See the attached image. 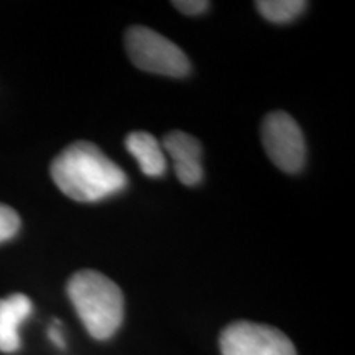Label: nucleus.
Listing matches in <instances>:
<instances>
[{"label": "nucleus", "mask_w": 355, "mask_h": 355, "mask_svg": "<svg viewBox=\"0 0 355 355\" xmlns=\"http://www.w3.org/2000/svg\"><path fill=\"white\" fill-rule=\"evenodd\" d=\"M51 178L60 191L78 202H96L121 193L125 171L91 141H74L51 163Z\"/></svg>", "instance_id": "obj_1"}, {"label": "nucleus", "mask_w": 355, "mask_h": 355, "mask_svg": "<svg viewBox=\"0 0 355 355\" xmlns=\"http://www.w3.org/2000/svg\"><path fill=\"white\" fill-rule=\"evenodd\" d=\"M68 296L86 331L110 339L123 321V295L112 279L96 270H79L68 282Z\"/></svg>", "instance_id": "obj_2"}, {"label": "nucleus", "mask_w": 355, "mask_h": 355, "mask_svg": "<svg viewBox=\"0 0 355 355\" xmlns=\"http://www.w3.org/2000/svg\"><path fill=\"white\" fill-rule=\"evenodd\" d=\"M125 48L132 63L146 73L183 78L191 64L178 44L146 26H130L125 33Z\"/></svg>", "instance_id": "obj_3"}, {"label": "nucleus", "mask_w": 355, "mask_h": 355, "mask_svg": "<svg viewBox=\"0 0 355 355\" xmlns=\"http://www.w3.org/2000/svg\"><path fill=\"white\" fill-rule=\"evenodd\" d=\"M222 355H298L286 334L272 326L235 321L222 331Z\"/></svg>", "instance_id": "obj_4"}, {"label": "nucleus", "mask_w": 355, "mask_h": 355, "mask_svg": "<svg viewBox=\"0 0 355 355\" xmlns=\"http://www.w3.org/2000/svg\"><path fill=\"white\" fill-rule=\"evenodd\" d=\"M261 141L268 158L279 170L298 173L306 162L303 132L290 114L270 112L261 123Z\"/></svg>", "instance_id": "obj_5"}, {"label": "nucleus", "mask_w": 355, "mask_h": 355, "mask_svg": "<svg viewBox=\"0 0 355 355\" xmlns=\"http://www.w3.org/2000/svg\"><path fill=\"white\" fill-rule=\"evenodd\" d=\"M163 148L175 165L178 180L186 186H196L202 181V146L196 137L175 130L163 139Z\"/></svg>", "instance_id": "obj_6"}, {"label": "nucleus", "mask_w": 355, "mask_h": 355, "mask_svg": "<svg viewBox=\"0 0 355 355\" xmlns=\"http://www.w3.org/2000/svg\"><path fill=\"white\" fill-rule=\"evenodd\" d=\"M32 311V301L21 293L0 298V352L13 354L20 349V326Z\"/></svg>", "instance_id": "obj_7"}, {"label": "nucleus", "mask_w": 355, "mask_h": 355, "mask_svg": "<svg viewBox=\"0 0 355 355\" xmlns=\"http://www.w3.org/2000/svg\"><path fill=\"white\" fill-rule=\"evenodd\" d=\"M125 146L128 153L139 163L144 175L158 178L165 175L166 158L163 153L162 145L155 139L152 133L146 132H132L125 139Z\"/></svg>", "instance_id": "obj_8"}, {"label": "nucleus", "mask_w": 355, "mask_h": 355, "mask_svg": "<svg viewBox=\"0 0 355 355\" xmlns=\"http://www.w3.org/2000/svg\"><path fill=\"white\" fill-rule=\"evenodd\" d=\"M261 17L273 24H288L304 12L308 3L303 0H260L255 3Z\"/></svg>", "instance_id": "obj_9"}, {"label": "nucleus", "mask_w": 355, "mask_h": 355, "mask_svg": "<svg viewBox=\"0 0 355 355\" xmlns=\"http://www.w3.org/2000/svg\"><path fill=\"white\" fill-rule=\"evenodd\" d=\"M20 229V217L12 207L0 204V243L15 237Z\"/></svg>", "instance_id": "obj_10"}, {"label": "nucleus", "mask_w": 355, "mask_h": 355, "mask_svg": "<svg viewBox=\"0 0 355 355\" xmlns=\"http://www.w3.org/2000/svg\"><path fill=\"white\" fill-rule=\"evenodd\" d=\"M173 6L186 15H199V13L206 12L211 3L206 0H180V2H173Z\"/></svg>", "instance_id": "obj_11"}, {"label": "nucleus", "mask_w": 355, "mask_h": 355, "mask_svg": "<svg viewBox=\"0 0 355 355\" xmlns=\"http://www.w3.org/2000/svg\"><path fill=\"white\" fill-rule=\"evenodd\" d=\"M60 327H61V324L55 321V324H53L50 329H48V336H50V339L58 345V347L63 349L64 347V339H63V332H61Z\"/></svg>", "instance_id": "obj_12"}]
</instances>
